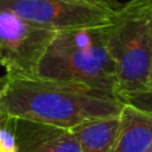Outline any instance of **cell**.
I'll list each match as a JSON object with an SVG mask.
<instances>
[{
  "instance_id": "6da1fadb",
  "label": "cell",
  "mask_w": 152,
  "mask_h": 152,
  "mask_svg": "<svg viewBox=\"0 0 152 152\" xmlns=\"http://www.w3.org/2000/svg\"><path fill=\"white\" fill-rule=\"evenodd\" d=\"M120 99L84 86L37 76L0 77V115L63 128L92 119L119 116Z\"/></svg>"
},
{
  "instance_id": "7a4b0ae2",
  "label": "cell",
  "mask_w": 152,
  "mask_h": 152,
  "mask_svg": "<svg viewBox=\"0 0 152 152\" xmlns=\"http://www.w3.org/2000/svg\"><path fill=\"white\" fill-rule=\"evenodd\" d=\"M36 76L118 97L115 61L108 50V26L56 32L40 59Z\"/></svg>"
},
{
  "instance_id": "3957f363",
  "label": "cell",
  "mask_w": 152,
  "mask_h": 152,
  "mask_svg": "<svg viewBox=\"0 0 152 152\" xmlns=\"http://www.w3.org/2000/svg\"><path fill=\"white\" fill-rule=\"evenodd\" d=\"M108 50L115 61L116 95L150 91L152 69V0H129L108 26Z\"/></svg>"
},
{
  "instance_id": "277c9868",
  "label": "cell",
  "mask_w": 152,
  "mask_h": 152,
  "mask_svg": "<svg viewBox=\"0 0 152 152\" xmlns=\"http://www.w3.org/2000/svg\"><path fill=\"white\" fill-rule=\"evenodd\" d=\"M0 8L53 32L110 26L116 12L83 0H0Z\"/></svg>"
},
{
  "instance_id": "5b68a950",
  "label": "cell",
  "mask_w": 152,
  "mask_h": 152,
  "mask_svg": "<svg viewBox=\"0 0 152 152\" xmlns=\"http://www.w3.org/2000/svg\"><path fill=\"white\" fill-rule=\"evenodd\" d=\"M55 34L0 8V67L7 75L36 76L39 61Z\"/></svg>"
},
{
  "instance_id": "8992f818",
  "label": "cell",
  "mask_w": 152,
  "mask_h": 152,
  "mask_svg": "<svg viewBox=\"0 0 152 152\" xmlns=\"http://www.w3.org/2000/svg\"><path fill=\"white\" fill-rule=\"evenodd\" d=\"M8 127L11 152H81L68 128L13 118H8Z\"/></svg>"
},
{
  "instance_id": "52a82bcc",
  "label": "cell",
  "mask_w": 152,
  "mask_h": 152,
  "mask_svg": "<svg viewBox=\"0 0 152 152\" xmlns=\"http://www.w3.org/2000/svg\"><path fill=\"white\" fill-rule=\"evenodd\" d=\"M111 152H147L152 144V112L126 104Z\"/></svg>"
},
{
  "instance_id": "ba28073f",
  "label": "cell",
  "mask_w": 152,
  "mask_h": 152,
  "mask_svg": "<svg viewBox=\"0 0 152 152\" xmlns=\"http://www.w3.org/2000/svg\"><path fill=\"white\" fill-rule=\"evenodd\" d=\"M119 116L92 119L71 128L81 152H111L119 131Z\"/></svg>"
},
{
  "instance_id": "9c48e42d",
  "label": "cell",
  "mask_w": 152,
  "mask_h": 152,
  "mask_svg": "<svg viewBox=\"0 0 152 152\" xmlns=\"http://www.w3.org/2000/svg\"><path fill=\"white\" fill-rule=\"evenodd\" d=\"M121 102L126 103V104H131L134 107H137L140 110L152 112V91H144V92H137V94L134 95H128V96L123 97Z\"/></svg>"
},
{
  "instance_id": "30bf717a",
  "label": "cell",
  "mask_w": 152,
  "mask_h": 152,
  "mask_svg": "<svg viewBox=\"0 0 152 152\" xmlns=\"http://www.w3.org/2000/svg\"><path fill=\"white\" fill-rule=\"evenodd\" d=\"M83 1H88V3H94V4H99L103 5L105 8H110L112 11H118L121 7V4L118 0H83Z\"/></svg>"
},
{
  "instance_id": "8fae6325",
  "label": "cell",
  "mask_w": 152,
  "mask_h": 152,
  "mask_svg": "<svg viewBox=\"0 0 152 152\" xmlns=\"http://www.w3.org/2000/svg\"><path fill=\"white\" fill-rule=\"evenodd\" d=\"M0 152H5L3 144V115H0Z\"/></svg>"
},
{
  "instance_id": "7c38bea8",
  "label": "cell",
  "mask_w": 152,
  "mask_h": 152,
  "mask_svg": "<svg viewBox=\"0 0 152 152\" xmlns=\"http://www.w3.org/2000/svg\"><path fill=\"white\" fill-rule=\"evenodd\" d=\"M150 91H152V69H151V79H150Z\"/></svg>"
},
{
  "instance_id": "4fadbf2b",
  "label": "cell",
  "mask_w": 152,
  "mask_h": 152,
  "mask_svg": "<svg viewBox=\"0 0 152 152\" xmlns=\"http://www.w3.org/2000/svg\"><path fill=\"white\" fill-rule=\"evenodd\" d=\"M147 152H152V144L150 145V148H148V150H147Z\"/></svg>"
}]
</instances>
